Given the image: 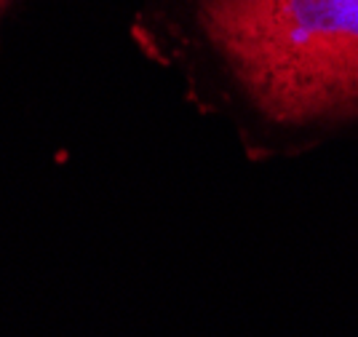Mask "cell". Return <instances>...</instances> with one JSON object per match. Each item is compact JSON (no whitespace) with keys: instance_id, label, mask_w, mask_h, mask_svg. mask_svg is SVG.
<instances>
[{"instance_id":"6da1fadb","label":"cell","mask_w":358,"mask_h":337,"mask_svg":"<svg viewBox=\"0 0 358 337\" xmlns=\"http://www.w3.org/2000/svg\"><path fill=\"white\" fill-rule=\"evenodd\" d=\"M129 35L252 161L358 142V0H134Z\"/></svg>"},{"instance_id":"7a4b0ae2","label":"cell","mask_w":358,"mask_h":337,"mask_svg":"<svg viewBox=\"0 0 358 337\" xmlns=\"http://www.w3.org/2000/svg\"><path fill=\"white\" fill-rule=\"evenodd\" d=\"M19 3H22V0H0V27H3V22H6L8 16L14 14V8Z\"/></svg>"}]
</instances>
